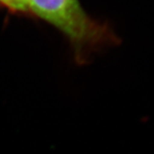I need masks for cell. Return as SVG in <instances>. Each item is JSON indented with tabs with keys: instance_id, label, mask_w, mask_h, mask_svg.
Listing matches in <instances>:
<instances>
[{
	"instance_id": "1",
	"label": "cell",
	"mask_w": 154,
	"mask_h": 154,
	"mask_svg": "<svg viewBox=\"0 0 154 154\" xmlns=\"http://www.w3.org/2000/svg\"><path fill=\"white\" fill-rule=\"evenodd\" d=\"M29 10L66 36L79 65L87 64L94 53L120 41L107 25L88 17L78 0H30Z\"/></svg>"
},
{
	"instance_id": "2",
	"label": "cell",
	"mask_w": 154,
	"mask_h": 154,
	"mask_svg": "<svg viewBox=\"0 0 154 154\" xmlns=\"http://www.w3.org/2000/svg\"><path fill=\"white\" fill-rule=\"evenodd\" d=\"M0 2L14 11H27L29 10L30 0H0Z\"/></svg>"
}]
</instances>
